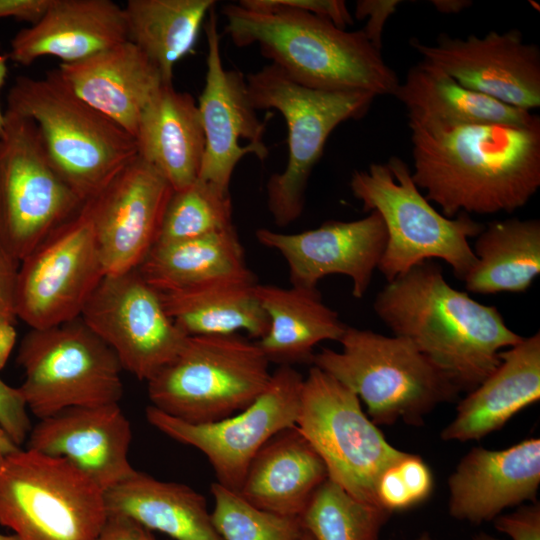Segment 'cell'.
<instances>
[{"instance_id": "f5cc1de1", "label": "cell", "mask_w": 540, "mask_h": 540, "mask_svg": "<svg viewBox=\"0 0 540 540\" xmlns=\"http://www.w3.org/2000/svg\"><path fill=\"white\" fill-rule=\"evenodd\" d=\"M0 540H16L14 535H5L0 533Z\"/></svg>"}, {"instance_id": "ffe728a7", "label": "cell", "mask_w": 540, "mask_h": 540, "mask_svg": "<svg viewBox=\"0 0 540 540\" xmlns=\"http://www.w3.org/2000/svg\"><path fill=\"white\" fill-rule=\"evenodd\" d=\"M129 420L119 403L76 406L39 419L27 449L60 457L87 473L104 491L135 474L128 459Z\"/></svg>"}, {"instance_id": "74e56055", "label": "cell", "mask_w": 540, "mask_h": 540, "mask_svg": "<svg viewBox=\"0 0 540 540\" xmlns=\"http://www.w3.org/2000/svg\"><path fill=\"white\" fill-rule=\"evenodd\" d=\"M0 427L21 447L31 431L28 409L19 388L6 384L0 378Z\"/></svg>"}, {"instance_id": "b9f144b4", "label": "cell", "mask_w": 540, "mask_h": 540, "mask_svg": "<svg viewBox=\"0 0 540 540\" xmlns=\"http://www.w3.org/2000/svg\"><path fill=\"white\" fill-rule=\"evenodd\" d=\"M278 4L305 11L331 21L339 28L346 29L354 20L346 2L342 0H276Z\"/></svg>"}, {"instance_id": "8992f818", "label": "cell", "mask_w": 540, "mask_h": 540, "mask_svg": "<svg viewBox=\"0 0 540 540\" xmlns=\"http://www.w3.org/2000/svg\"><path fill=\"white\" fill-rule=\"evenodd\" d=\"M341 350L322 348L312 365L328 373L367 407L376 425L398 420L413 426L459 391L416 347L400 336H385L348 326L339 340Z\"/></svg>"}, {"instance_id": "cb8c5ba5", "label": "cell", "mask_w": 540, "mask_h": 540, "mask_svg": "<svg viewBox=\"0 0 540 540\" xmlns=\"http://www.w3.org/2000/svg\"><path fill=\"white\" fill-rule=\"evenodd\" d=\"M540 399V333L500 352V363L459 401L444 441L480 440Z\"/></svg>"}, {"instance_id": "f546056e", "label": "cell", "mask_w": 540, "mask_h": 540, "mask_svg": "<svg viewBox=\"0 0 540 540\" xmlns=\"http://www.w3.org/2000/svg\"><path fill=\"white\" fill-rule=\"evenodd\" d=\"M257 283L253 275L158 292L166 312L186 336L245 331L259 340L267 333L269 321L255 294Z\"/></svg>"}, {"instance_id": "30bf717a", "label": "cell", "mask_w": 540, "mask_h": 540, "mask_svg": "<svg viewBox=\"0 0 540 540\" xmlns=\"http://www.w3.org/2000/svg\"><path fill=\"white\" fill-rule=\"evenodd\" d=\"M16 361L24 373L19 390L38 419L70 407L119 403L123 396L118 357L80 317L30 328Z\"/></svg>"}, {"instance_id": "681fc988", "label": "cell", "mask_w": 540, "mask_h": 540, "mask_svg": "<svg viewBox=\"0 0 540 540\" xmlns=\"http://www.w3.org/2000/svg\"><path fill=\"white\" fill-rule=\"evenodd\" d=\"M473 540H500L490 534H487V533H484V532H480L478 534H476L473 538Z\"/></svg>"}, {"instance_id": "f35d334b", "label": "cell", "mask_w": 540, "mask_h": 540, "mask_svg": "<svg viewBox=\"0 0 540 540\" xmlns=\"http://www.w3.org/2000/svg\"><path fill=\"white\" fill-rule=\"evenodd\" d=\"M493 523L497 531L511 540H540V503L521 505L512 513L500 514Z\"/></svg>"}, {"instance_id": "836d02e7", "label": "cell", "mask_w": 540, "mask_h": 540, "mask_svg": "<svg viewBox=\"0 0 540 540\" xmlns=\"http://www.w3.org/2000/svg\"><path fill=\"white\" fill-rule=\"evenodd\" d=\"M391 513L350 495L327 478L300 515L314 540H378Z\"/></svg>"}, {"instance_id": "484cf974", "label": "cell", "mask_w": 540, "mask_h": 540, "mask_svg": "<svg viewBox=\"0 0 540 540\" xmlns=\"http://www.w3.org/2000/svg\"><path fill=\"white\" fill-rule=\"evenodd\" d=\"M327 468L296 426L272 436L252 459L239 494L253 506L300 517Z\"/></svg>"}, {"instance_id": "52a82bcc", "label": "cell", "mask_w": 540, "mask_h": 540, "mask_svg": "<svg viewBox=\"0 0 540 540\" xmlns=\"http://www.w3.org/2000/svg\"><path fill=\"white\" fill-rule=\"evenodd\" d=\"M107 518L105 491L68 460L0 454V524L16 540H97Z\"/></svg>"}, {"instance_id": "816d5d0a", "label": "cell", "mask_w": 540, "mask_h": 540, "mask_svg": "<svg viewBox=\"0 0 540 540\" xmlns=\"http://www.w3.org/2000/svg\"><path fill=\"white\" fill-rule=\"evenodd\" d=\"M415 540H432L428 532H422Z\"/></svg>"}, {"instance_id": "7dc6e473", "label": "cell", "mask_w": 540, "mask_h": 540, "mask_svg": "<svg viewBox=\"0 0 540 540\" xmlns=\"http://www.w3.org/2000/svg\"><path fill=\"white\" fill-rule=\"evenodd\" d=\"M8 60L9 57L6 54H0V89L5 84V80L7 78L8 74ZM5 111L2 110L0 105V137L2 136L4 129H5Z\"/></svg>"}, {"instance_id": "d590c367", "label": "cell", "mask_w": 540, "mask_h": 540, "mask_svg": "<svg viewBox=\"0 0 540 540\" xmlns=\"http://www.w3.org/2000/svg\"><path fill=\"white\" fill-rule=\"evenodd\" d=\"M211 493L213 524L224 540H297L303 532L299 517L259 509L217 482Z\"/></svg>"}, {"instance_id": "8d00e7d4", "label": "cell", "mask_w": 540, "mask_h": 540, "mask_svg": "<svg viewBox=\"0 0 540 540\" xmlns=\"http://www.w3.org/2000/svg\"><path fill=\"white\" fill-rule=\"evenodd\" d=\"M433 487L429 466L420 456L405 452L380 476L376 485L377 503L391 514L407 510L429 498Z\"/></svg>"}, {"instance_id": "bcb514c9", "label": "cell", "mask_w": 540, "mask_h": 540, "mask_svg": "<svg viewBox=\"0 0 540 540\" xmlns=\"http://www.w3.org/2000/svg\"><path fill=\"white\" fill-rule=\"evenodd\" d=\"M432 5L443 14H456L472 5L468 0H433Z\"/></svg>"}, {"instance_id": "1f68e13d", "label": "cell", "mask_w": 540, "mask_h": 540, "mask_svg": "<svg viewBox=\"0 0 540 540\" xmlns=\"http://www.w3.org/2000/svg\"><path fill=\"white\" fill-rule=\"evenodd\" d=\"M473 252L476 262L463 279L467 291L524 293L540 273V221L491 222L477 235Z\"/></svg>"}, {"instance_id": "d6986e66", "label": "cell", "mask_w": 540, "mask_h": 540, "mask_svg": "<svg viewBox=\"0 0 540 540\" xmlns=\"http://www.w3.org/2000/svg\"><path fill=\"white\" fill-rule=\"evenodd\" d=\"M255 236L283 256L292 286L314 289L324 277L341 274L351 279L357 299L367 292L387 241L384 222L375 211L358 220L326 221L296 234L259 228Z\"/></svg>"}, {"instance_id": "9c48e42d", "label": "cell", "mask_w": 540, "mask_h": 540, "mask_svg": "<svg viewBox=\"0 0 540 540\" xmlns=\"http://www.w3.org/2000/svg\"><path fill=\"white\" fill-rule=\"evenodd\" d=\"M255 110L275 109L288 130L285 169L266 184L267 207L277 226L296 221L305 204L307 183L332 131L366 114L375 95L363 91H326L303 86L268 64L245 76Z\"/></svg>"}, {"instance_id": "f6af8a7d", "label": "cell", "mask_w": 540, "mask_h": 540, "mask_svg": "<svg viewBox=\"0 0 540 540\" xmlns=\"http://www.w3.org/2000/svg\"><path fill=\"white\" fill-rule=\"evenodd\" d=\"M17 332L14 321H0V370H2L16 344Z\"/></svg>"}, {"instance_id": "f1b7e54d", "label": "cell", "mask_w": 540, "mask_h": 540, "mask_svg": "<svg viewBox=\"0 0 540 540\" xmlns=\"http://www.w3.org/2000/svg\"><path fill=\"white\" fill-rule=\"evenodd\" d=\"M108 515L128 517L173 540H224L216 530L207 501L191 487L134 475L105 491Z\"/></svg>"}, {"instance_id": "db71d44e", "label": "cell", "mask_w": 540, "mask_h": 540, "mask_svg": "<svg viewBox=\"0 0 540 540\" xmlns=\"http://www.w3.org/2000/svg\"><path fill=\"white\" fill-rule=\"evenodd\" d=\"M0 430H2V428L0 427Z\"/></svg>"}, {"instance_id": "83f0119b", "label": "cell", "mask_w": 540, "mask_h": 540, "mask_svg": "<svg viewBox=\"0 0 540 540\" xmlns=\"http://www.w3.org/2000/svg\"><path fill=\"white\" fill-rule=\"evenodd\" d=\"M255 294L269 321L267 333L256 343L270 363L312 364L315 346L326 340L339 342L347 328L317 288L257 283Z\"/></svg>"}, {"instance_id": "ab89813d", "label": "cell", "mask_w": 540, "mask_h": 540, "mask_svg": "<svg viewBox=\"0 0 540 540\" xmlns=\"http://www.w3.org/2000/svg\"><path fill=\"white\" fill-rule=\"evenodd\" d=\"M399 0H359L355 5V17L366 19L361 29L368 41L378 50L382 48V36L388 18L396 11Z\"/></svg>"}, {"instance_id": "5bb4252c", "label": "cell", "mask_w": 540, "mask_h": 540, "mask_svg": "<svg viewBox=\"0 0 540 540\" xmlns=\"http://www.w3.org/2000/svg\"><path fill=\"white\" fill-rule=\"evenodd\" d=\"M104 276L94 227L82 206L20 261L17 318L33 329L76 319Z\"/></svg>"}, {"instance_id": "7402d4cb", "label": "cell", "mask_w": 540, "mask_h": 540, "mask_svg": "<svg viewBox=\"0 0 540 540\" xmlns=\"http://www.w3.org/2000/svg\"><path fill=\"white\" fill-rule=\"evenodd\" d=\"M127 40L123 7L111 0H51L42 17L12 38L9 60L28 66L44 56L62 64Z\"/></svg>"}, {"instance_id": "603a6c76", "label": "cell", "mask_w": 540, "mask_h": 540, "mask_svg": "<svg viewBox=\"0 0 540 540\" xmlns=\"http://www.w3.org/2000/svg\"><path fill=\"white\" fill-rule=\"evenodd\" d=\"M83 101L135 136L140 116L165 84L156 66L129 41L56 69Z\"/></svg>"}, {"instance_id": "d6a6232c", "label": "cell", "mask_w": 540, "mask_h": 540, "mask_svg": "<svg viewBox=\"0 0 540 540\" xmlns=\"http://www.w3.org/2000/svg\"><path fill=\"white\" fill-rule=\"evenodd\" d=\"M213 0H129L123 7L127 41L156 66L165 84L192 52Z\"/></svg>"}, {"instance_id": "ac0fdd59", "label": "cell", "mask_w": 540, "mask_h": 540, "mask_svg": "<svg viewBox=\"0 0 540 540\" xmlns=\"http://www.w3.org/2000/svg\"><path fill=\"white\" fill-rule=\"evenodd\" d=\"M206 20V74L197 102L205 153L198 178L230 191L232 174L239 161L248 154L257 157L255 149L242 145L241 141L255 147L262 161L268 157L269 149L264 143L266 121L258 118L250 102L245 76L239 70H226L223 66L213 9Z\"/></svg>"}, {"instance_id": "ee69618b", "label": "cell", "mask_w": 540, "mask_h": 540, "mask_svg": "<svg viewBox=\"0 0 540 540\" xmlns=\"http://www.w3.org/2000/svg\"><path fill=\"white\" fill-rule=\"evenodd\" d=\"M51 0H0V19L36 23L48 8Z\"/></svg>"}, {"instance_id": "ba28073f", "label": "cell", "mask_w": 540, "mask_h": 540, "mask_svg": "<svg viewBox=\"0 0 540 540\" xmlns=\"http://www.w3.org/2000/svg\"><path fill=\"white\" fill-rule=\"evenodd\" d=\"M270 362L242 335L188 336L177 356L147 381L152 406L191 424L227 418L267 388Z\"/></svg>"}, {"instance_id": "2e32d148", "label": "cell", "mask_w": 540, "mask_h": 540, "mask_svg": "<svg viewBox=\"0 0 540 540\" xmlns=\"http://www.w3.org/2000/svg\"><path fill=\"white\" fill-rule=\"evenodd\" d=\"M173 191L166 178L137 155L83 204L94 227L105 275L139 267L158 241Z\"/></svg>"}, {"instance_id": "4dcf8cb0", "label": "cell", "mask_w": 540, "mask_h": 540, "mask_svg": "<svg viewBox=\"0 0 540 540\" xmlns=\"http://www.w3.org/2000/svg\"><path fill=\"white\" fill-rule=\"evenodd\" d=\"M159 292L255 275L235 227L171 243H157L137 268Z\"/></svg>"}, {"instance_id": "7bdbcfd3", "label": "cell", "mask_w": 540, "mask_h": 540, "mask_svg": "<svg viewBox=\"0 0 540 540\" xmlns=\"http://www.w3.org/2000/svg\"><path fill=\"white\" fill-rule=\"evenodd\" d=\"M97 540H158L152 531L134 520L117 514L108 515Z\"/></svg>"}, {"instance_id": "3957f363", "label": "cell", "mask_w": 540, "mask_h": 540, "mask_svg": "<svg viewBox=\"0 0 540 540\" xmlns=\"http://www.w3.org/2000/svg\"><path fill=\"white\" fill-rule=\"evenodd\" d=\"M225 33L237 47L257 45L293 81L326 91L394 95L400 81L362 30L347 31L276 0L222 7Z\"/></svg>"}, {"instance_id": "60d3db41", "label": "cell", "mask_w": 540, "mask_h": 540, "mask_svg": "<svg viewBox=\"0 0 540 540\" xmlns=\"http://www.w3.org/2000/svg\"><path fill=\"white\" fill-rule=\"evenodd\" d=\"M20 262L0 242V321H16V284Z\"/></svg>"}, {"instance_id": "f907efd6", "label": "cell", "mask_w": 540, "mask_h": 540, "mask_svg": "<svg viewBox=\"0 0 540 540\" xmlns=\"http://www.w3.org/2000/svg\"><path fill=\"white\" fill-rule=\"evenodd\" d=\"M297 540H314V538L305 530H303L302 534Z\"/></svg>"}, {"instance_id": "8fae6325", "label": "cell", "mask_w": 540, "mask_h": 540, "mask_svg": "<svg viewBox=\"0 0 540 540\" xmlns=\"http://www.w3.org/2000/svg\"><path fill=\"white\" fill-rule=\"evenodd\" d=\"M296 427L323 460L329 479L380 507L377 482L405 452L386 440L355 393L312 365L304 377Z\"/></svg>"}, {"instance_id": "e575fe53", "label": "cell", "mask_w": 540, "mask_h": 540, "mask_svg": "<svg viewBox=\"0 0 540 540\" xmlns=\"http://www.w3.org/2000/svg\"><path fill=\"white\" fill-rule=\"evenodd\" d=\"M233 226L230 191L198 178L189 186L173 191L157 243L193 239Z\"/></svg>"}, {"instance_id": "d4e9b609", "label": "cell", "mask_w": 540, "mask_h": 540, "mask_svg": "<svg viewBox=\"0 0 540 540\" xmlns=\"http://www.w3.org/2000/svg\"><path fill=\"white\" fill-rule=\"evenodd\" d=\"M134 138L137 155L157 169L173 190L198 179L205 135L191 94L163 84L143 110Z\"/></svg>"}, {"instance_id": "4316f807", "label": "cell", "mask_w": 540, "mask_h": 540, "mask_svg": "<svg viewBox=\"0 0 540 540\" xmlns=\"http://www.w3.org/2000/svg\"><path fill=\"white\" fill-rule=\"evenodd\" d=\"M394 96L407 109L409 122L420 125L525 126L540 120L531 111L463 87L442 69L425 60L408 70Z\"/></svg>"}, {"instance_id": "7a4b0ae2", "label": "cell", "mask_w": 540, "mask_h": 540, "mask_svg": "<svg viewBox=\"0 0 540 540\" xmlns=\"http://www.w3.org/2000/svg\"><path fill=\"white\" fill-rule=\"evenodd\" d=\"M393 335L409 340L459 392H470L499 365L500 352L519 343L495 306L459 291L433 260L389 281L373 302Z\"/></svg>"}, {"instance_id": "44dd1931", "label": "cell", "mask_w": 540, "mask_h": 540, "mask_svg": "<svg viewBox=\"0 0 540 540\" xmlns=\"http://www.w3.org/2000/svg\"><path fill=\"white\" fill-rule=\"evenodd\" d=\"M539 485V438L502 450L474 447L448 478V512L473 524L493 521L506 508L536 501Z\"/></svg>"}, {"instance_id": "7c38bea8", "label": "cell", "mask_w": 540, "mask_h": 540, "mask_svg": "<svg viewBox=\"0 0 540 540\" xmlns=\"http://www.w3.org/2000/svg\"><path fill=\"white\" fill-rule=\"evenodd\" d=\"M0 137V242L19 262L82 201L51 165L36 124L5 110Z\"/></svg>"}, {"instance_id": "6da1fadb", "label": "cell", "mask_w": 540, "mask_h": 540, "mask_svg": "<svg viewBox=\"0 0 540 540\" xmlns=\"http://www.w3.org/2000/svg\"><path fill=\"white\" fill-rule=\"evenodd\" d=\"M408 126L412 179L447 218L511 213L540 187V120L525 126Z\"/></svg>"}, {"instance_id": "e0dca14e", "label": "cell", "mask_w": 540, "mask_h": 540, "mask_svg": "<svg viewBox=\"0 0 540 540\" xmlns=\"http://www.w3.org/2000/svg\"><path fill=\"white\" fill-rule=\"evenodd\" d=\"M410 44L467 89L528 111L540 106V49L517 29L465 39L439 35L432 45L415 38Z\"/></svg>"}, {"instance_id": "4fadbf2b", "label": "cell", "mask_w": 540, "mask_h": 540, "mask_svg": "<svg viewBox=\"0 0 540 540\" xmlns=\"http://www.w3.org/2000/svg\"><path fill=\"white\" fill-rule=\"evenodd\" d=\"M303 382V375L295 368L280 365L251 405L212 423H187L152 405L146 408L145 415L161 433L202 452L217 483L239 493L248 467L261 447L279 431L296 426Z\"/></svg>"}, {"instance_id": "c3c4849f", "label": "cell", "mask_w": 540, "mask_h": 540, "mask_svg": "<svg viewBox=\"0 0 540 540\" xmlns=\"http://www.w3.org/2000/svg\"><path fill=\"white\" fill-rule=\"evenodd\" d=\"M16 448H18V446L11 441L3 430H0V454L12 451Z\"/></svg>"}, {"instance_id": "277c9868", "label": "cell", "mask_w": 540, "mask_h": 540, "mask_svg": "<svg viewBox=\"0 0 540 540\" xmlns=\"http://www.w3.org/2000/svg\"><path fill=\"white\" fill-rule=\"evenodd\" d=\"M6 111L36 124L51 165L83 204L137 156L135 138L76 95L57 70L43 79L18 76Z\"/></svg>"}, {"instance_id": "9a60e30c", "label": "cell", "mask_w": 540, "mask_h": 540, "mask_svg": "<svg viewBox=\"0 0 540 540\" xmlns=\"http://www.w3.org/2000/svg\"><path fill=\"white\" fill-rule=\"evenodd\" d=\"M80 318L114 351L123 370L146 382L177 356L188 337L137 269L105 275Z\"/></svg>"}, {"instance_id": "5b68a950", "label": "cell", "mask_w": 540, "mask_h": 540, "mask_svg": "<svg viewBox=\"0 0 540 540\" xmlns=\"http://www.w3.org/2000/svg\"><path fill=\"white\" fill-rule=\"evenodd\" d=\"M349 186L363 210L379 213L384 222L387 241L377 269L387 282L432 259L445 261L463 281L476 262L468 240L477 237L483 224L465 213L447 218L438 212L397 156L354 171Z\"/></svg>"}]
</instances>
